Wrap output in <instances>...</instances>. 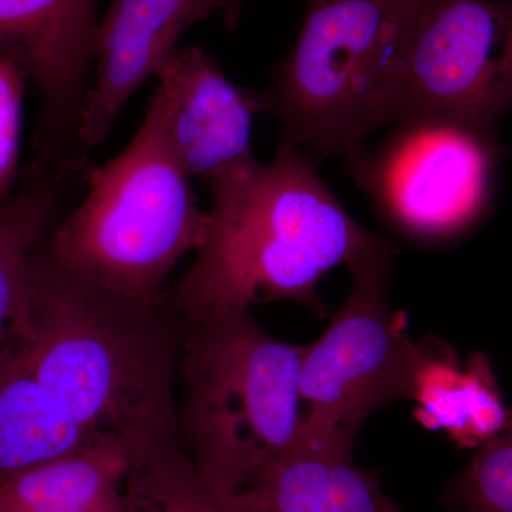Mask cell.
<instances>
[{
    "mask_svg": "<svg viewBox=\"0 0 512 512\" xmlns=\"http://www.w3.org/2000/svg\"><path fill=\"white\" fill-rule=\"evenodd\" d=\"M443 501L453 512H512V410L508 426L476 448L463 473L448 483Z\"/></svg>",
    "mask_w": 512,
    "mask_h": 512,
    "instance_id": "ac0fdd59",
    "label": "cell"
},
{
    "mask_svg": "<svg viewBox=\"0 0 512 512\" xmlns=\"http://www.w3.org/2000/svg\"><path fill=\"white\" fill-rule=\"evenodd\" d=\"M73 173L66 165L29 168L20 184L0 198V353L15 336L30 258L45 239L62 184Z\"/></svg>",
    "mask_w": 512,
    "mask_h": 512,
    "instance_id": "2e32d148",
    "label": "cell"
},
{
    "mask_svg": "<svg viewBox=\"0 0 512 512\" xmlns=\"http://www.w3.org/2000/svg\"><path fill=\"white\" fill-rule=\"evenodd\" d=\"M130 448L104 440L0 484V512H124Z\"/></svg>",
    "mask_w": 512,
    "mask_h": 512,
    "instance_id": "9a60e30c",
    "label": "cell"
},
{
    "mask_svg": "<svg viewBox=\"0 0 512 512\" xmlns=\"http://www.w3.org/2000/svg\"><path fill=\"white\" fill-rule=\"evenodd\" d=\"M218 0H113L96 43V83L87 94L80 153L100 146L130 97L156 76L195 23L210 18Z\"/></svg>",
    "mask_w": 512,
    "mask_h": 512,
    "instance_id": "8fae6325",
    "label": "cell"
},
{
    "mask_svg": "<svg viewBox=\"0 0 512 512\" xmlns=\"http://www.w3.org/2000/svg\"><path fill=\"white\" fill-rule=\"evenodd\" d=\"M245 2L247 0H218V10L222 13L227 28H235Z\"/></svg>",
    "mask_w": 512,
    "mask_h": 512,
    "instance_id": "ffe728a7",
    "label": "cell"
},
{
    "mask_svg": "<svg viewBox=\"0 0 512 512\" xmlns=\"http://www.w3.org/2000/svg\"><path fill=\"white\" fill-rule=\"evenodd\" d=\"M416 377V419L430 430H443L458 448H476L508 426L505 406L490 359L473 353L461 363L456 350L434 338Z\"/></svg>",
    "mask_w": 512,
    "mask_h": 512,
    "instance_id": "7c38bea8",
    "label": "cell"
},
{
    "mask_svg": "<svg viewBox=\"0 0 512 512\" xmlns=\"http://www.w3.org/2000/svg\"><path fill=\"white\" fill-rule=\"evenodd\" d=\"M259 512H400L383 493L377 470L353 454L302 444L256 476L247 488Z\"/></svg>",
    "mask_w": 512,
    "mask_h": 512,
    "instance_id": "4fadbf2b",
    "label": "cell"
},
{
    "mask_svg": "<svg viewBox=\"0 0 512 512\" xmlns=\"http://www.w3.org/2000/svg\"><path fill=\"white\" fill-rule=\"evenodd\" d=\"M100 441L67 416L9 342L0 353V484Z\"/></svg>",
    "mask_w": 512,
    "mask_h": 512,
    "instance_id": "5bb4252c",
    "label": "cell"
},
{
    "mask_svg": "<svg viewBox=\"0 0 512 512\" xmlns=\"http://www.w3.org/2000/svg\"><path fill=\"white\" fill-rule=\"evenodd\" d=\"M26 82V74L0 55V198L15 187Z\"/></svg>",
    "mask_w": 512,
    "mask_h": 512,
    "instance_id": "d6986e66",
    "label": "cell"
},
{
    "mask_svg": "<svg viewBox=\"0 0 512 512\" xmlns=\"http://www.w3.org/2000/svg\"><path fill=\"white\" fill-rule=\"evenodd\" d=\"M97 0H0V55L36 87L40 119L30 168L86 164L79 133L96 62Z\"/></svg>",
    "mask_w": 512,
    "mask_h": 512,
    "instance_id": "9c48e42d",
    "label": "cell"
},
{
    "mask_svg": "<svg viewBox=\"0 0 512 512\" xmlns=\"http://www.w3.org/2000/svg\"><path fill=\"white\" fill-rule=\"evenodd\" d=\"M298 39L262 93L279 144L318 165L345 160L355 180L366 141L392 123L407 43L421 0H303Z\"/></svg>",
    "mask_w": 512,
    "mask_h": 512,
    "instance_id": "3957f363",
    "label": "cell"
},
{
    "mask_svg": "<svg viewBox=\"0 0 512 512\" xmlns=\"http://www.w3.org/2000/svg\"><path fill=\"white\" fill-rule=\"evenodd\" d=\"M89 194L45 242L67 271L130 301L157 305L207 228L191 178L165 144L156 110L119 156L83 171Z\"/></svg>",
    "mask_w": 512,
    "mask_h": 512,
    "instance_id": "5b68a950",
    "label": "cell"
},
{
    "mask_svg": "<svg viewBox=\"0 0 512 512\" xmlns=\"http://www.w3.org/2000/svg\"><path fill=\"white\" fill-rule=\"evenodd\" d=\"M397 249L389 239L348 266L352 286L315 343L306 345L299 392L309 403L303 444L353 454L370 414L413 400L426 342H413L387 285Z\"/></svg>",
    "mask_w": 512,
    "mask_h": 512,
    "instance_id": "8992f818",
    "label": "cell"
},
{
    "mask_svg": "<svg viewBox=\"0 0 512 512\" xmlns=\"http://www.w3.org/2000/svg\"><path fill=\"white\" fill-rule=\"evenodd\" d=\"M150 104L175 163L190 178H214L255 164L252 127L262 93L231 82L201 46L177 47L156 74Z\"/></svg>",
    "mask_w": 512,
    "mask_h": 512,
    "instance_id": "30bf717a",
    "label": "cell"
},
{
    "mask_svg": "<svg viewBox=\"0 0 512 512\" xmlns=\"http://www.w3.org/2000/svg\"><path fill=\"white\" fill-rule=\"evenodd\" d=\"M301 148L208 183L211 207L197 258L165 289L164 302L191 326L258 303L288 301L325 315L318 285L386 238L350 217Z\"/></svg>",
    "mask_w": 512,
    "mask_h": 512,
    "instance_id": "7a4b0ae2",
    "label": "cell"
},
{
    "mask_svg": "<svg viewBox=\"0 0 512 512\" xmlns=\"http://www.w3.org/2000/svg\"><path fill=\"white\" fill-rule=\"evenodd\" d=\"M512 107V0H421L392 123L444 117L498 131Z\"/></svg>",
    "mask_w": 512,
    "mask_h": 512,
    "instance_id": "ba28073f",
    "label": "cell"
},
{
    "mask_svg": "<svg viewBox=\"0 0 512 512\" xmlns=\"http://www.w3.org/2000/svg\"><path fill=\"white\" fill-rule=\"evenodd\" d=\"M305 350L276 339L249 311L191 326L178 373V416L192 461L215 493H242L301 446Z\"/></svg>",
    "mask_w": 512,
    "mask_h": 512,
    "instance_id": "277c9868",
    "label": "cell"
},
{
    "mask_svg": "<svg viewBox=\"0 0 512 512\" xmlns=\"http://www.w3.org/2000/svg\"><path fill=\"white\" fill-rule=\"evenodd\" d=\"M123 500L124 512H259L249 490L232 497L215 493L175 441L131 461Z\"/></svg>",
    "mask_w": 512,
    "mask_h": 512,
    "instance_id": "e0dca14e",
    "label": "cell"
},
{
    "mask_svg": "<svg viewBox=\"0 0 512 512\" xmlns=\"http://www.w3.org/2000/svg\"><path fill=\"white\" fill-rule=\"evenodd\" d=\"M191 325L165 302L121 298L57 264L45 239L10 345L67 416L131 461L181 443L175 387Z\"/></svg>",
    "mask_w": 512,
    "mask_h": 512,
    "instance_id": "6da1fadb",
    "label": "cell"
},
{
    "mask_svg": "<svg viewBox=\"0 0 512 512\" xmlns=\"http://www.w3.org/2000/svg\"><path fill=\"white\" fill-rule=\"evenodd\" d=\"M355 183L384 218L407 237L444 242L461 237L490 214L507 150L498 131L444 117H413Z\"/></svg>",
    "mask_w": 512,
    "mask_h": 512,
    "instance_id": "52a82bcc",
    "label": "cell"
}]
</instances>
